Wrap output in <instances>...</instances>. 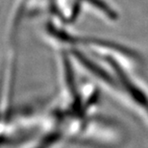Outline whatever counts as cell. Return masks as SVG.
<instances>
[{
	"label": "cell",
	"instance_id": "6da1fadb",
	"mask_svg": "<svg viewBox=\"0 0 148 148\" xmlns=\"http://www.w3.org/2000/svg\"><path fill=\"white\" fill-rule=\"evenodd\" d=\"M73 53L77 55L79 62L85 64L97 75L100 79L110 85V87L117 90L121 96H123L129 103L135 108H140L143 114H146L148 117V93L144 90L138 80L135 78L129 71L124 69L123 66L118 63V61L114 56L111 55L112 52L109 51L108 55H104L103 60L106 61L109 64V70L105 67H102L92 62L90 58L85 56L82 52L74 50Z\"/></svg>",
	"mask_w": 148,
	"mask_h": 148
}]
</instances>
